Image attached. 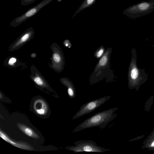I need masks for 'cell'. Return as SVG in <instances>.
I'll return each mask as SVG.
<instances>
[{"label":"cell","mask_w":154,"mask_h":154,"mask_svg":"<svg viewBox=\"0 0 154 154\" xmlns=\"http://www.w3.org/2000/svg\"><path fill=\"white\" fill-rule=\"evenodd\" d=\"M30 72L31 79L38 87L51 89L46 79L35 65H32L31 66Z\"/></svg>","instance_id":"obj_8"},{"label":"cell","mask_w":154,"mask_h":154,"mask_svg":"<svg viewBox=\"0 0 154 154\" xmlns=\"http://www.w3.org/2000/svg\"><path fill=\"white\" fill-rule=\"evenodd\" d=\"M94 0H88L87 3L88 4H91L93 2Z\"/></svg>","instance_id":"obj_18"},{"label":"cell","mask_w":154,"mask_h":154,"mask_svg":"<svg viewBox=\"0 0 154 154\" xmlns=\"http://www.w3.org/2000/svg\"><path fill=\"white\" fill-rule=\"evenodd\" d=\"M60 79V82L67 88L69 97L71 99L75 98L76 96L75 89L71 80L66 77L61 78Z\"/></svg>","instance_id":"obj_10"},{"label":"cell","mask_w":154,"mask_h":154,"mask_svg":"<svg viewBox=\"0 0 154 154\" xmlns=\"http://www.w3.org/2000/svg\"><path fill=\"white\" fill-rule=\"evenodd\" d=\"M106 50V49H105L104 46L101 45L96 50L94 54V57L97 58H99L101 57L104 53Z\"/></svg>","instance_id":"obj_13"},{"label":"cell","mask_w":154,"mask_h":154,"mask_svg":"<svg viewBox=\"0 0 154 154\" xmlns=\"http://www.w3.org/2000/svg\"><path fill=\"white\" fill-rule=\"evenodd\" d=\"M74 144V146H68L66 149L75 153L80 152L102 153L111 150L98 146L95 141L92 140H81L75 142Z\"/></svg>","instance_id":"obj_4"},{"label":"cell","mask_w":154,"mask_h":154,"mask_svg":"<svg viewBox=\"0 0 154 154\" xmlns=\"http://www.w3.org/2000/svg\"><path fill=\"white\" fill-rule=\"evenodd\" d=\"M52 51L51 62L48 66L54 71L57 73L62 71L65 65V59L62 48L57 43H52L50 46Z\"/></svg>","instance_id":"obj_5"},{"label":"cell","mask_w":154,"mask_h":154,"mask_svg":"<svg viewBox=\"0 0 154 154\" xmlns=\"http://www.w3.org/2000/svg\"><path fill=\"white\" fill-rule=\"evenodd\" d=\"M152 146H154V142L152 144Z\"/></svg>","instance_id":"obj_20"},{"label":"cell","mask_w":154,"mask_h":154,"mask_svg":"<svg viewBox=\"0 0 154 154\" xmlns=\"http://www.w3.org/2000/svg\"><path fill=\"white\" fill-rule=\"evenodd\" d=\"M149 2L154 3V0H150Z\"/></svg>","instance_id":"obj_19"},{"label":"cell","mask_w":154,"mask_h":154,"mask_svg":"<svg viewBox=\"0 0 154 154\" xmlns=\"http://www.w3.org/2000/svg\"><path fill=\"white\" fill-rule=\"evenodd\" d=\"M7 62H5V64L8 66L11 67H15L20 66L21 63L18 59L14 57H11L7 59Z\"/></svg>","instance_id":"obj_11"},{"label":"cell","mask_w":154,"mask_h":154,"mask_svg":"<svg viewBox=\"0 0 154 154\" xmlns=\"http://www.w3.org/2000/svg\"><path fill=\"white\" fill-rule=\"evenodd\" d=\"M112 51V48H108L101 57L90 75L89 82L91 85L103 80L104 78L107 77L110 73H112L110 62Z\"/></svg>","instance_id":"obj_2"},{"label":"cell","mask_w":154,"mask_h":154,"mask_svg":"<svg viewBox=\"0 0 154 154\" xmlns=\"http://www.w3.org/2000/svg\"><path fill=\"white\" fill-rule=\"evenodd\" d=\"M132 57L128 73V85L133 86L144 82L147 79V74L144 69L139 68L137 63V52L135 48L131 51Z\"/></svg>","instance_id":"obj_3"},{"label":"cell","mask_w":154,"mask_h":154,"mask_svg":"<svg viewBox=\"0 0 154 154\" xmlns=\"http://www.w3.org/2000/svg\"><path fill=\"white\" fill-rule=\"evenodd\" d=\"M154 10V3L143 2L129 7L127 12L130 17L135 19L147 14Z\"/></svg>","instance_id":"obj_7"},{"label":"cell","mask_w":154,"mask_h":154,"mask_svg":"<svg viewBox=\"0 0 154 154\" xmlns=\"http://www.w3.org/2000/svg\"><path fill=\"white\" fill-rule=\"evenodd\" d=\"M31 56L32 58H35L36 57V54L35 53H32L31 54Z\"/></svg>","instance_id":"obj_17"},{"label":"cell","mask_w":154,"mask_h":154,"mask_svg":"<svg viewBox=\"0 0 154 154\" xmlns=\"http://www.w3.org/2000/svg\"><path fill=\"white\" fill-rule=\"evenodd\" d=\"M34 36V33L32 31L24 33L11 45L8 49L9 51H12L19 49L32 39Z\"/></svg>","instance_id":"obj_9"},{"label":"cell","mask_w":154,"mask_h":154,"mask_svg":"<svg viewBox=\"0 0 154 154\" xmlns=\"http://www.w3.org/2000/svg\"><path fill=\"white\" fill-rule=\"evenodd\" d=\"M19 127L22 131L28 136L35 138L38 137L37 135L29 128L21 125H19Z\"/></svg>","instance_id":"obj_12"},{"label":"cell","mask_w":154,"mask_h":154,"mask_svg":"<svg viewBox=\"0 0 154 154\" xmlns=\"http://www.w3.org/2000/svg\"><path fill=\"white\" fill-rule=\"evenodd\" d=\"M37 112L39 114L43 115L45 113V111L43 109H39L37 110Z\"/></svg>","instance_id":"obj_16"},{"label":"cell","mask_w":154,"mask_h":154,"mask_svg":"<svg viewBox=\"0 0 154 154\" xmlns=\"http://www.w3.org/2000/svg\"><path fill=\"white\" fill-rule=\"evenodd\" d=\"M110 95L90 101L81 105L79 110L75 113L72 120L75 119L93 112L100 106L111 98Z\"/></svg>","instance_id":"obj_6"},{"label":"cell","mask_w":154,"mask_h":154,"mask_svg":"<svg viewBox=\"0 0 154 154\" xmlns=\"http://www.w3.org/2000/svg\"><path fill=\"white\" fill-rule=\"evenodd\" d=\"M63 44L66 47L69 48H71L72 47V45L70 41L68 39L65 40L63 42Z\"/></svg>","instance_id":"obj_15"},{"label":"cell","mask_w":154,"mask_h":154,"mask_svg":"<svg viewBox=\"0 0 154 154\" xmlns=\"http://www.w3.org/2000/svg\"><path fill=\"white\" fill-rule=\"evenodd\" d=\"M118 109L112 108L95 114L79 125L73 130V132L95 127H99L100 129L105 128L117 116L115 112Z\"/></svg>","instance_id":"obj_1"},{"label":"cell","mask_w":154,"mask_h":154,"mask_svg":"<svg viewBox=\"0 0 154 154\" xmlns=\"http://www.w3.org/2000/svg\"><path fill=\"white\" fill-rule=\"evenodd\" d=\"M36 12V10L35 9H32L26 13V16L28 17L34 14Z\"/></svg>","instance_id":"obj_14"}]
</instances>
